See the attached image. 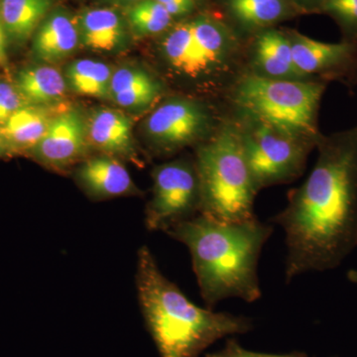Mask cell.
<instances>
[{"label": "cell", "mask_w": 357, "mask_h": 357, "mask_svg": "<svg viewBox=\"0 0 357 357\" xmlns=\"http://www.w3.org/2000/svg\"><path fill=\"white\" fill-rule=\"evenodd\" d=\"M26 102L16 86L7 83H0V126L4 123L17 110L25 107Z\"/></svg>", "instance_id": "cell-24"}, {"label": "cell", "mask_w": 357, "mask_h": 357, "mask_svg": "<svg viewBox=\"0 0 357 357\" xmlns=\"http://www.w3.org/2000/svg\"><path fill=\"white\" fill-rule=\"evenodd\" d=\"M88 145L86 122L77 110L69 109L52 119L43 138L29 151L43 165L63 170L84 158Z\"/></svg>", "instance_id": "cell-10"}, {"label": "cell", "mask_w": 357, "mask_h": 357, "mask_svg": "<svg viewBox=\"0 0 357 357\" xmlns=\"http://www.w3.org/2000/svg\"><path fill=\"white\" fill-rule=\"evenodd\" d=\"M89 145L112 157H131L132 123L126 114L110 109L96 110L86 122Z\"/></svg>", "instance_id": "cell-14"}, {"label": "cell", "mask_w": 357, "mask_h": 357, "mask_svg": "<svg viewBox=\"0 0 357 357\" xmlns=\"http://www.w3.org/2000/svg\"><path fill=\"white\" fill-rule=\"evenodd\" d=\"M201 213L225 222L255 218L258 190L244 155L234 119L222 122L197 151Z\"/></svg>", "instance_id": "cell-4"}, {"label": "cell", "mask_w": 357, "mask_h": 357, "mask_svg": "<svg viewBox=\"0 0 357 357\" xmlns=\"http://www.w3.org/2000/svg\"><path fill=\"white\" fill-rule=\"evenodd\" d=\"M206 357H307L306 354L293 351L287 354H268L250 351L243 349L234 338H229L225 347L220 351L206 354Z\"/></svg>", "instance_id": "cell-25"}, {"label": "cell", "mask_w": 357, "mask_h": 357, "mask_svg": "<svg viewBox=\"0 0 357 357\" xmlns=\"http://www.w3.org/2000/svg\"><path fill=\"white\" fill-rule=\"evenodd\" d=\"M230 13L248 27H266L287 14L284 0H227Z\"/></svg>", "instance_id": "cell-22"}, {"label": "cell", "mask_w": 357, "mask_h": 357, "mask_svg": "<svg viewBox=\"0 0 357 357\" xmlns=\"http://www.w3.org/2000/svg\"><path fill=\"white\" fill-rule=\"evenodd\" d=\"M110 1L117 2V3H136V2L139 1V0H110Z\"/></svg>", "instance_id": "cell-30"}, {"label": "cell", "mask_w": 357, "mask_h": 357, "mask_svg": "<svg viewBox=\"0 0 357 357\" xmlns=\"http://www.w3.org/2000/svg\"><path fill=\"white\" fill-rule=\"evenodd\" d=\"M52 0H0V18L7 35L25 41L47 17Z\"/></svg>", "instance_id": "cell-20"}, {"label": "cell", "mask_w": 357, "mask_h": 357, "mask_svg": "<svg viewBox=\"0 0 357 357\" xmlns=\"http://www.w3.org/2000/svg\"><path fill=\"white\" fill-rule=\"evenodd\" d=\"M79 41L76 20L69 14L56 11L40 24L33 42V50L40 60L55 63L76 50Z\"/></svg>", "instance_id": "cell-15"}, {"label": "cell", "mask_w": 357, "mask_h": 357, "mask_svg": "<svg viewBox=\"0 0 357 357\" xmlns=\"http://www.w3.org/2000/svg\"><path fill=\"white\" fill-rule=\"evenodd\" d=\"M15 86L26 102L41 107L61 100L65 95L67 82L56 68L34 66L20 70Z\"/></svg>", "instance_id": "cell-18"}, {"label": "cell", "mask_w": 357, "mask_h": 357, "mask_svg": "<svg viewBox=\"0 0 357 357\" xmlns=\"http://www.w3.org/2000/svg\"><path fill=\"white\" fill-rule=\"evenodd\" d=\"M324 7L344 24L357 28V0H328Z\"/></svg>", "instance_id": "cell-26"}, {"label": "cell", "mask_w": 357, "mask_h": 357, "mask_svg": "<svg viewBox=\"0 0 357 357\" xmlns=\"http://www.w3.org/2000/svg\"><path fill=\"white\" fill-rule=\"evenodd\" d=\"M53 117L42 107L25 105L0 126V135L14 149L31 150L43 138Z\"/></svg>", "instance_id": "cell-19"}, {"label": "cell", "mask_w": 357, "mask_h": 357, "mask_svg": "<svg viewBox=\"0 0 357 357\" xmlns=\"http://www.w3.org/2000/svg\"><path fill=\"white\" fill-rule=\"evenodd\" d=\"M165 7L172 17L191 13L195 7V0H157Z\"/></svg>", "instance_id": "cell-27"}, {"label": "cell", "mask_w": 357, "mask_h": 357, "mask_svg": "<svg viewBox=\"0 0 357 357\" xmlns=\"http://www.w3.org/2000/svg\"><path fill=\"white\" fill-rule=\"evenodd\" d=\"M77 183L93 199L137 194L128 169L115 157L100 155L84 160L76 171Z\"/></svg>", "instance_id": "cell-12"}, {"label": "cell", "mask_w": 357, "mask_h": 357, "mask_svg": "<svg viewBox=\"0 0 357 357\" xmlns=\"http://www.w3.org/2000/svg\"><path fill=\"white\" fill-rule=\"evenodd\" d=\"M288 36L294 63L306 79L342 70L352 63L356 56L354 45L349 42L325 43L297 32L290 33Z\"/></svg>", "instance_id": "cell-11"}, {"label": "cell", "mask_w": 357, "mask_h": 357, "mask_svg": "<svg viewBox=\"0 0 357 357\" xmlns=\"http://www.w3.org/2000/svg\"><path fill=\"white\" fill-rule=\"evenodd\" d=\"M244 155L258 191L288 184L304 172L314 141L294 135L252 115L237 112Z\"/></svg>", "instance_id": "cell-7"}, {"label": "cell", "mask_w": 357, "mask_h": 357, "mask_svg": "<svg viewBox=\"0 0 357 357\" xmlns=\"http://www.w3.org/2000/svg\"><path fill=\"white\" fill-rule=\"evenodd\" d=\"M251 72L277 79H307L294 63L288 35L266 30L256 37L250 53Z\"/></svg>", "instance_id": "cell-13"}, {"label": "cell", "mask_w": 357, "mask_h": 357, "mask_svg": "<svg viewBox=\"0 0 357 357\" xmlns=\"http://www.w3.org/2000/svg\"><path fill=\"white\" fill-rule=\"evenodd\" d=\"M318 1L323 2V3H324V6H326V2H328V0H318Z\"/></svg>", "instance_id": "cell-32"}, {"label": "cell", "mask_w": 357, "mask_h": 357, "mask_svg": "<svg viewBox=\"0 0 357 357\" xmlns=\"http://www.w3.org/2000/svg\"><path fill=\"white\" fill-rule=\"evenodd\" d=\"M7 32L0 18V67L7 64Z\"/></svg>", "instance_id": "cell-28"}, {"label": "cell", "mask_w": 357, "mask_h": 357, "mask_svg": "<svg viewBox=\"0 0 357 357\" xmlns=\"http://www.w3.org/2000/svg\"><path fill=\"white\" fill-rule=\"evenodd\" d=\"M135 283L145 325L161 357H199L218 340L253 328L248 317L195 305L162 273L145 245L138 250Z\"/></svg>", "instance_id": "cell-3"}, {"label": "cell", "mask_w": 357, "mask_h": 357, "mask_svg": "<svg viewBox=\"0 0 357 357\" xmlns=\"http://www.w3.org/2000/svg\"><path fill=\"white\" fill-rule=\"evenodd\" d=\"M162 86L149 73L134 68H121L114 72L109 96L126 109H140L158 100Z\"/></svg>", "instance_id": "cell-16"}, {"label": "cell", "mask_w": 357, "mask_h": 357, "mask_svg": "<svg viewBox=\"0 0 357 357\" xmlns=\"http://www.w3.org/2000/svg\"><path fill=\"white\" fill-rule=\"evenodd\" d=\"M172 16L157 0H139L128 11V20L136 34H158L171 24Z\"/></svg>", "instance_id": "cell-23"}, {"label": "cell", "mask_w": 357, "mask_h": 357, "mask_svg": "<svg viewBox=\"0 0 357 357\" xmlns=\"http://www.w3.org/2000/svg\"><path fill=\"white\" fill-rule=\"evenodd\" d=\"M153 196L145 225L149 231L167 232L201 213V190L196 163L185 160L157 166L152 173Z\"/></svg>", "instance_id": "cell-8"}, {"label": "cell", "mask_w": 357, "mask_h": 357, "mask_svg": "<svg viewBox=\"0 0 357 357\" xmlns=\"http://www.w3.org/2000/svg\"><path fill=\"white\" fill-rule=\"evenodd\" d=\"M273 227L257 218L225 222L199 215L166 232L187 246L208 309L220 301L239 298L253 303L261 297L257 265Z\"/></svg>", "instance_id": "cell-2"}, {"label": "cell", "mask_w": 357, "mask_h": 357, "mask_svg": "<svg viewBox=\"0 0 357 357\" xmlns=\"http://www.w3.org/2000/svg\"><path fill=\"white\" fill-rule=\"evenodd\" d=\"M114 72L100 61L82 59L73 62L66 70V79L77 95L105 98L109 96Z\"/></svg>", "instance_id": "cell-21"}, {"label": "cell", "mask_w": 357, "mask_h": 357, "mask_svg": "<svg viewBox=\"0 0 357 357\" xmlns=\"http://www.w3.org/2000/svg\"><path fill=\"white\" fill-rule=\"evenodd\" d=\"M3 139H2L1 135H0V152L3 150Z\"/></svg>", "instance_id": "cell-31"}, {"label": "cell", "mask_w": 357, "mask_h": 357, "mask_svg": "<svg viewBox=\"0 0 357 357\" xmlns=\"http://www.w3.org/2000/svg\"><path fill=\"white\" fill-rule=\"evenodd\" d=\"M213 114L203 103L173 98L160 105L145 122L147 136L163 153H172L197 141L210 137Z\"/></svg>", "instance_id": "cell-9"}, {"label": "cell", "mask_w": 357, "mask_h": 357, "mask_svg": "<svg viewBox=\"0 0 357 357\" xmlns=\"http://www.w3.org/2000/svg\"><path fill=\"white\" fill-rule=\"evenodd\" d=\"M160 47L173 72L192 81L225 83L241 55L234 34L210 16L178 23L167 33Z\"/></svg>", "instance_id": "cell-6"}, {"label": "cell", "mask_w": 357, "mask_h": 357, "mask_svg": "<svg viewBox=\"0 0 357 357\" xmlns=\"http://www.w3.org/2000/svg\"><path fill=\"white\" fill-rule=\"evenodd\" d=\"M347 278L352 283L357 284V270H349L347 273Z\"/></svg>", "instance_id": "cell-29"}, {"label": "cell", "mask_w": 357, "mask_h": 357, "mask_svg": "<svg viewBox=\"0 0 357 357\" xmlns=\"http://www.w3.org/2000/svg\"><path fill=\"white\" fill-rule=\"evenodd\" d=\"M77 25L82 43L93 51L116 50L126 39L123 20L114 9L96 8L84 11Z\"/></svg>", "instance_id": "cell-17"}, {"label": "cell", "mask_w": 357, "mask_h": 357, "mask_svg": "<svg viewBox=\"0 0 357 357\" xmlns=\"http://www.w3.org/2000/svg\"><path fill=\"white\" fill-rule=\"evenodd\" d=\"M326 84L314 79H277L246 70L234 79L230 98L244 112L318 143V112Z\"/></svg>", "instance_id": "cell-5"}, {"label": "cell", "mask_w": 357, "mask_h": 357, "mask_svg": "<svg viewBox=\"0 0 357 357\" xmlns=\"http://www.w3.org/2000/svg\"><path fill=\"white\" fill-rule=\"evenodd\" d=\"M307 180L272 218L286 236L285 280L337 268L357 248V128L321 136Z\"/></svg>", "instance_id": "cell-1"}]
</instances>
